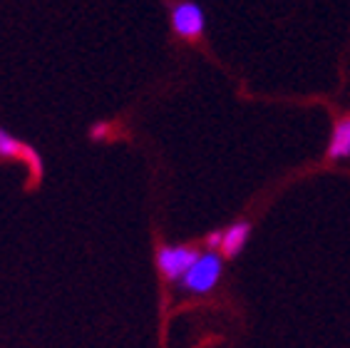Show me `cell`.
Masks as SVG:
<instances>
[{
    "label": "cell",
    "instance_id": "6da1fadb",
    "mask_svg": "<svg viewBox=\"0 0 350 348\" xmlns=\"http://www.w3.org/2000/svg\"><path fill=\"white\" fill-rule=\"evenodd\" d=\"M221 274H224V256L219 251L206 249L194 261V266L184 274V279L179 282V288L189 296H206L219 286Z\"/></svg>",
    "mask_w": 350,
    "mask_h": 348
},
{
    "label": "cell",
    "instance_id": "7a4b0ae2",
    "mask_svg": "<svg viewBox=\"0 0 350 348\" xmlns=\"http://www.w3.org/2000/svg\"><path fill=\"white\" fill-rule=\"evenodd\" d=\"M169 23L179 40L196 42L202 40L204 30H206V13L194 0H176L169 8Z\"/></svg>",
    "mask_w": 350,
    "mask_h": 348
},
{
    "label": "cell",
    "instance_id": "3957f363",
    "mask_svg": "<svg viewBox=\"0 0 350 348\" xmlns=\"http://www.w3.org/2000/svg\"><path fill=\"white\" fill-rule=\"evenodd\" d=\"M199 249L189 247V244H164L157 249V269L167 282H182L184 274L194 266V261L199 259Z\"/></svg>",
    "mask_w": 350,
    "mask_h": 348
},
{
    "label": "cell",
    "instance_id": "277c9868",
    "mask_svg": "<svg viewBox=\"0 0 350 348\" xmlns=\"http://www.w3.org/2000/svg\"><path fill=\"white\" fill-rule=\"evenodd\" d=\"M0 160H21L27 164L30 169V177L33 182H40L42 179V157L40 152L30 145H25L23 140H18L10 129L0 127Z\"/></svg>",
    "mask_w": 350,
    "mask_h": 348
},
{
    "label": "cell",
    "instance_id": "5b68a950",
    "mask_svg": "<svg viewBox=\"0 0 350 348\" xmlns=\"http://www.w3.org/2000/svg\"><path fill=\"white\" fill-rule=\"evenodd\" d=\"M249 239H251V224L249 221H234V224H229V227L224 229V241H221L219 254L226 256V259H236V256L246 249Z\"/></svg>",
    "mask_w": 350,
    "mask_h": 348
},
{
    "label": "cell",
    "instance_id": "8992f818",
    "mask_svg": "<svg viewBox=\"0 0 350 348\" xmlns=\"http://www.w3.org/2000/svg\"><path fill=\"white\" fill-rule=\"evenodd\" d=\"M328 157L330 160H348L350 157V117L336 122L333 134H330Z\"/></svg>",
    "mask_w": 350,
    "mask_h": 348
},
{
    "label": "cell",
    "instance_id": "52a82bcc",
    "mask_svg": "<svg viewBox=\"0 0 350 348\" xmlns=\"http://www.w3.org/2000/svg\"><path fill=\"white\" fill-rule=\"evenodd\" d=\"M221 241H224V229H216V232H211V234L206 236V249L219 251V249H221Z\"/></svg>",
    "mask_w": 350,
    "mask_h": 348
},
{
    "label": "cell",
    "instance_id": "ba28073f",
    "mask_svg": "<svg viewBox=\"0 0 350 348\" xmlns=\"http://www.w3.org/2000/svg\"><path fill=\"white\" fill-rule=\"evenodd\" d=\"M107 132H109L107 122H97V125H92V127H90V137H92V140H105V137H107Z\"/></svg>",
    "mask_w": 350,
    "mask_h": 348
}]
</instances>
